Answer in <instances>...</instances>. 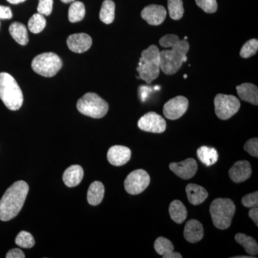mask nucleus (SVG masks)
I'll use <instances>...</instances> for the list:
<instances>
[{
    "label": "nucleus",
    "instance_id": "nucleus-1",
    "mask_svg": "<svg viewBox=\"0 0 258 258\" xmlns=\"http://www.w3.org/2000/svg\"><path fill=\"white\" fill-rule=\"evenodd\" d=\"M29 191L25 181H18L10 186L0 200V220L10 221L21 211Z\"/></svg>",
    "mask_w": 258,
    "mask_h": 258
},
{
    "label": "nucleus",
    "instance_id": "nucleus-2",
    "mask_svg": "<svg viewBox=\"0 0 258 258\" xmlns=\"http://www.w3.org/2000/svg\"><path fill=\"white\" fill-rule=\"evenodd\" d=\"M189 50V42L179 40L170 50L161 51L160 69L166 75H174L181 69L183 62L187 60L186 53Z\"/></svg>",
    "mask_w": 258,
    "mask_h": 258
},
{
    "label": "nucleus",
    "instance_id": "nucleus-3",
    "mask_svg": "<svg viewBox=\"0 0 258 258\" xmlns=\"http://www.w3.org/2000/svg\"><path fill=\"white\" fill-rule=\"evenodd\" d=\"M0 99L11 111H17L23 106L22 90L16 80L8 73H0Z\"/></svg>",
    "mask_w": 258,
    "mask_h": 258
},
{
    "label": "nucleus",
    "instance_id": "nucleus-4",
    "mask_svg": "<svg viewBox=\"0 0 258 258\" xmlns=\"http://www.w3.org/2000/svg\"><path fill=\"white\" fill-rule=\"evenodd\" d=\"M160 70V51L156 45H151L142 52L139 60L137 68L139 79L150 84L159 77Z\"/></svg>",
    "mask_w": 258,
    "mask_h": 258
},
{
    "label": "nucleus",
    "instance_id": "nucleus-5",
    "mask_svg": "<svg viewBox=\"0 0 258 258\" xmlns=\"http://www.w3.org/2000/svg\"><path fill=\"white\" fill-rule=\"evenodd\" d=\"M235 211V204L228 198L216 199L210 205L212 222L220 230H226L230 227Z\"/></svg>",
    "mask_w": 258,
    "mask_h": 258
},
{
    "label": "nucleus",
    "instance_id": "nucleus-6",
    "mask_svg": "<svg viewBox=\"0 0 258 258\" xmlns=\"http://www.w3.org/2000/svg\"><path fill=\"white\" fill-rule=\"evenodd\" d=\"M80 113L93 118H101L108 111V103L94 93H87L77 103Z\"/></svg>",
    "mask_w": 258,
    "mask_h": 258
},
{
    "label": "nucleus",
    "instance_id": "nucleus-7",
    "mask_svg": "<svg viewBox=\"0 0 258 258\" xmlns=\"http://www.w3.org/2000/svg\"><path fill=\"white\" fill-rule=\"evenodd\" d=\"M62 66L58 55L54 52H44L37 55L32 62V69L36 74L44 77L55 76Z\"/></svg>",
    "mask_w": 258,
    "mask_h": 258
},
{
    "label": "nucleus",
    "instance_id": "nucleus-8",
    "mask_svg": "<svg viewBox=\"0 0 258 258\" xmlns=\"http://www.w3.org/2000/svg\"><path fill=\"white\" fill-rule=\"evenodd\" d=\"M215 113L220 119L227 120L238 112L240 102L232 95L219 93L214 100Z\"/></svg>",
    "mask_w": 258,
    "mask_h": 258
},
{
    "label": "nucleus",
    "instance_id": "nucleus-9",
    "mask_svg": "<svg viewBox=\"0 0 258 258\" xmlns=\"http://www.w3.org/2000/svg\"><path fill=\"white\" fill-rule=\"evenodd\" d=\"M150 181V176L147 171L144 169H137L131 172L125 179V191L130 195H139L147 189Z\"/></svg>",
    "mask_w": 258,
    "mask_h": 258
},
{
    "label": "nucleus",
    "instance_id": "nucleus-10",
    "mask_svg": "<svg viewBox=\"0 0 258 258\" xmlns=\"http://www.w3.org/2000/svg\"><path fill=\"white\" fill-rule=\"evenodd\" d=\"M138 126L144 132L161 134L165 132L166 122L161 115L155 112H149L141 117L138 121Z\"/></svg>",
    "mask_w": 258,
    "mask_h": 258
},
{
    "label": "nucleus",
    "instance_id": "nucleus-11",
    "mask_svg": "<svg viewBox=\"0 0 258 258\" xmlns=\"http://www.w3.org/2000/svg\"><path fill=\"white\" fill-rule=\"evenodd\" d=\"M188 106L187 98L182 96H176L166 102L163 108V112L168 119H179L187 111Z\"/></svg>",
    "mask_w": 258,
    "mask_h": 258
},
{
    "label": "nucleus",
    "instance_id": "nucleus-12",
    "mask_svg": "<svg viewBox=\"0 0 258 258\" xmlns=\"http://www.w3.org/2000/svg\"><path fill=\"white\" fill-rule=\"evenodd\" d=\"M169 169L181 179H191L198 171V162L195 159L189 158L181 162L171 163L169 164Z\"/></svg>",
    "mask_w": 258,
    "mask_h": 258
},
{
    "label": "nucleus",
    "instance_id": "nucleus-13",
    "mask_svg": "<svg viewBox=\"0 0 258 258\" xmlns=\"http://www.w3.org/2000/svg\"><path fill=\"white\" fill-rule=\"evenodd\" d=\"M142 18L151 25H161L166 17V10L161 5H151L144 8L141 13Z\"/></svg>",
    "mask_w": 258,
    "mask_h": 258
},
{
    "label": "nucleus",
    "instance_id": "nucleus-14",
    "mask_svg": "<svg viewBox=\"0 0 258 258\" xmlns=\"http://www.w3.org/2000/svg\"><path fill=\"white\" fill-rule=\"evenodd\" d=\"M67 45L73 52L83 53L92 45V38L86 33L74 34L68 37Z\"/></svg>",
    "mask_w": 258,
    "mask_h": 258
},
{
    "label": "nucleus",
    "instance_id": "nucleus-15",
    "mask_svg": "<svg viewBox=\"0 0 258 258\" xmlns=\"http://www.w3.org/2000/svg\"><path fill=\"white\" fill-rule=\"evenodd\" d=\"M132 152L129 148L119 145L110 148L107 154L110 164L116 166L124 165L130 160Z\"/></svg>",
    "mask_w": 258,
    "mask_h": 258
},
{
    "label": "nucleus",
    "instance_id": "nucleus-16",
    "mask_svg": "<svg viewBox=\"0 0 258 258\" xmlns=\"http://www.w3.org/2000/svg\"><path fill=\"white\" fill-rule=\"evenodd\" d=\"M252 168L247 161H238L229 171L230 179L235 183H241L250 177Z\"/></svg>",
    "mask_w": 258,
    "mask_h": 258
},
{
    "label": "nucleus",
    "instance_id": "nucleus-17",
    "mask_svg": "<svg viewBox=\"0 0 258 258\" xmlns=\"http://www.w3.org/2000/svg\"><path fill=\"white\" fill-rule=\"evenodd\" d=\"M185 240L191 243L200 242L204 237V228L201 222L196 220H190L184 227Z\"/></svg>",
    "mask_w": 258,
    "mask_h": 258
},
{
    "label": "nucleus",
    "instance_id": "nucleus-18",
    "mask_svg": "<svg viewBox=\"0 0 258 258\" xmlns=\"http://www.w3.org/2000/svg\"><path fill=\"white\" fill-rule=\"evenodd\" d=\"M154 249L158 254L164 258H181L179 252H174V244L170 240L164 237H158L154 242Z\"/></svg>",
    "mask_w": 258,
    "mask_h": 258
},
{
    "label": "nucleus",
    "instance_id": "nucleus-19",
    "mask_svg": "<svg viewBox=\"0 0 258 258\" xmlns=\"http://www.w3.org/2000/svg\"><path fill=\"white\" fill-rule=\"evenodd\" d=\"M237 94L242 101L248 102L257 106L258 89L255 85L252 83H244L236 88Z\"/></svg>",
    "mask_w": 258,
    "mask_h": 258
},
{
    "label": "nucleus",
    "instance_id": "nucleus-20",
    "mask_svg": "<svg viewBox=\"0 0 258 258\" xmlns=\"http://www.w3.org/2000/svg\"><path fill=\"white\" fill-rule=\"evenodd\" d=\"M186 192L189 203L193 205H201L208 198V191L198 184H188L186 186Z\"/></svg>",
    "mask_w": 258,
    "mask_h": 258
},
{
    "label": "nucleus",
    "instance_id": "nucleus-21",
    "mask_svg": "<svg viewBox=\"0 0 258 258\" xmlns=\"http://www.w3.org/2000/svg\"><path fill=\"white\" fill-rule=\"evenodd\" d=\"M83 168L80 165H73L64 171L62 179L66 186L69 187H74L78 186L83 180Z\"/></svg>",
    "mask_w": 258,
    "mask_h": 258
},
{
    "label": "nucleus",
    "instance_id": "nucleus-22",
    "mask_svg": "<svg viewBox=\"0 0 258 258\" xmlns=\"http://www.w3.org/2000/svg\"><path fill=\"white\" fill-rule=\"evenodd\" d=\"M105 187L101 181H96L90 185L88 190L87 200L93 206H97L103 201L104 198Z\"/></svg>",
    "mask_w": 258,
    "mask_h": 258
},
{
    "label": "nucleus",
    "instance_id": "nucleus-23",
    "mask_svg": "<svg viewBox=\"0 0 258 258\" xmlns=\"http://www.w3.org/2000/svg\"><path fill=\"white\" fill-rule=\"evenodd\" d=\"M169 212L171 220L177 224H182L187 217V210L179 200H174L170 204Z\"/></svg>",
    "mask_w": 258,
    "mask_h": 258
},
{
    "label": "nucleus",
    "instance_id": "nucleus-24",
    "mask_svg": "<svg viewBox=\"0 0 258 258\" xmlns=\"http://www.w3.org/2000/svg\"><path fill=\"white\" fill-rule=\"evenodd\" d=\"M9 31L13 38L20 45H26L28 43V30L23 24L13 23L10 26Z\"/></svg>",
    "mask_w": 258,
    "mask_h": 258
},
{
    "label": "nucleus",
    "instance_id": "nucleus-25",
    "mask_svg": "<svg viewBox=\"0 0 258 258\" xmlns=\"http://www.w3.org/2000/svg\"><path fill=\"white\" fill-rule=\"evenodd\" d=\"M197 154L200 160L207 166L213 165L218 160V153L215 148L203 146L199 148Z\"/></svg>",
    "mask_w": 258,
    "mask_h": 258
},
{
    "label": "nucleus",
    "instance_id": "nucleus-26",
    "mask_svg": "<svg viewBox=\"0 0 258 258\" xmlns=\"http://www.w3.org/2000/svg\"><path fill=\"white\" fill-rule=\"evenodd\" d=\"M235 240L245 249L246 252L251 255H256L258 253V244L253 237H249L242 233H237L235 235Z\"/></svg>",
    "mask_w": 258,
    "mask_h": 258
},
{
    "label": "nucleus",
    "instance_id": "nucleus-27",
    "mask_svg": "<svg viewBox=\"0 0 258 258\" xmlns=\"http://www.w3.org/2000/svg\"><path fill=\"white\" fill-rule=\"evenodd\" d=\"M115 3L112 0H105L100 11V19L103 23L109 25L115 19Z\"/></svg>",
    "mask_w": 258,
    "mask_h": 258
},
{
    "label": "nucleus",
    "instance_id": "nucleus-28",
    "mask_svg": "<svg viewBox=\"0 0 258 258\" xmlns=\"http://www.w3.org/2000/svg\"><path fill=\"white\" fill-rule=\"evenodd\" d=\"M85 15H86V8L81 2L74 1L70 6L69 19L71 23H75L81 21L84 18Z\"/></svg>",
    "mask_w": 258,
    "mask_h": 258
},
{
    "label": "nucleus",
    "instance_id": "nucleus-29",
    "mask_svg": "<svg viewBox=\"0 0 258 258\" xmlns=\"http://www.w3.org/2000/svg\"><path fill=\"white\" fill-rule=\"evenodd\" d=\"M46 26V20L44 15L36 13L32 15L28 22V28L32 33L41 32Z\"/></svg>",
    "mask_w": 258,
    "mask_h": 258
},
{
    "label": "nucleus",
    "instance_id": "nucleus-30",
    "mask_svg": "<svg viewBox=\"0 0 258 258\" xmlns=\"http://www.w3.org/2000/svg\"><path fill=\"white\" fill-rule=\"evenodd\" d=\"M168 10L172 20H179L182 18L184 13L182 0H168Z\"/></svg>",
    "mask_w": 258,
    "mask_h": 258
},
{
    "label": "nucleus",
    "instance_id": "nucleus-31",
    "mask_svg": "<svg viewBox=\"0 0 258 258\" xmlns=\"http://www.w3.org/2000/svg\"><path fill=\"white\" fill-rule=\"evenodd\" d=\"M15 243L23 248H31L35 245V240L31 234L26 231H21L15 239Z\"/></svg>",
    "mask_w": 258,
    "mask_h": 258
},
{
    "label": "nucleus",
    "instance_id": "nucleus-32",
    "mask_svg": "<svg viewBox=\"0 0 258 258\" xmlns=\"http://www.w3.org/2000/svg\"><path fill=\"white\" fill-rule=\"evenodd\" d=\"M258 50V40L252 39L246 42L240 50V55L242 58H249L255 55Z\"/></svg>",
    "mask_w": 258,
    "mask_h": 258
},
{
    "label": "nucleus",
    "instance_id": "nucleus-33",
    "mask_svg": "<svg viewBox=\"0 0 258 258\" xmlns=\"http://www.w3.org/2000/svg\"><path fill=\"white\" fill-rule=\"evenodd\" d=\"M196 4L207 13H215L217 10L216 0H195Z\"/></svg>",
    "mask_w": 258,
    "mask_h": 258
},
{
    "label": "nucleus",
    "instance_id": "nucleus-34",
    "mask_svg": "<svg viewBox=\"0 0 258 258\" xmlns=\"http://www.w3.org/2000/svg\"><path fill=\"white\" fill-rule=\"evenodd\" d=\"M242 204L244 207L247 208H257L258 206V191L245 195L242 199Z\"/></svg>",
    "mask_w": 258,
    "mask_h": 258
},
{
    "label": "nucleus",
    "instance_id": "nucleus-35",
    "mask_svg": "<svg viewBox=\"0 0 258 258\" xmlns=\"http://www.w3.org/2000/svg\"><path fill=\"white\" fill-rule=\"evenodd\" d=\"M53 0H39L37 12L40 14L48 16L52 13Z\"/></svg>",
    "mask_w": 258,
    "mask_h": 258
},
{
    "label": "nucleus",
    "instance_id": "nucleus-36",
    "mask_svg": "<svg viewBox=\"0 0 258 258\" xmlns=\"http://www.w3.org/2000/svg\"><path fill=\"white\" fill-rule=\"evenodd\" d=\"M179 37L177 35L170 34V35H164V36L161 37L159 40V45L161 47H165V48H168V47L171 48L173 45H175L176 42H179Z\"/></svg>",
    "mask_w": 258,
    "mask_h": 258
},
{
    "label": "nucleus",
    "instance_id": "nucleus-37",
    "mask_svg": "<svg viewBox=\"0 0 258 258\" xmlns=\"http://www.w3.org/2000/svg\"><path fill=\"white\" fill-rule=\"evenodd\" d=\"M244 149L251 156L254 157H258V139H249L244 146Z\"/></svg>",
    "mask_w": 258,
    "mask_h": 258
},
{
    "label": "nucleus",
    "instance_id": "nucleus-38",
    "mask_svg": "<svg viewBox=\"0 0 258 258\" xmlns=\"http://www.w3.org/2000/svg\"><path fill=\"white\" fill-rule=\"evenodd\" d=\"M13 18V13L9 7L3 6L0 5V19L3 20H9Z\"/></svg>",
    "mask_w": 258,
    "mask_h": 258
},
{
    "label": "nucleus",
    "instance_id": "nucleus-39",
    "mask_svg": "<svg viewBox=\"0 0 258 258\" xmlns=\"http://www.w3.org/2000/svg\"><path fill=\"white\" fill-rule=\"evenodd\" d=\"M7 258H25V255L21 249L15 248L10 249L6 254Z\"/></svg>",
    "mask_w": 258,
    "mask_h": 258
},
{
    "label": "nucleus",
    "instance_id": "nucleus-40",
    "mask_svg": "<svg viewBox=\"0 0 258 258\" xmlns=\"http://www.w3.org/2000/svg\"><path fill=\"white\" fill-rule=\"evenodd\" d=\"M249 217L252 219L256 226L258 225V209L257 208H251L249 212Z\"/></svg>",
    "mask_w": 258,
    "mask_h": 258
},
{
    "label": "nucleus",
    "instance_id": "nucleus-41",
    "mask_svg": "<svg viewBox=\"0 0 258 258\" xmlns=\"http://www.w3.org/2000/svg\"><path fill=\"white\" fill-rule=\"evenodd\" d=\"M8 3H11V4L17 5L20 4V3H24L25 0H7Z\"/></svg>",
    "mask_w": 258,
    "mask_h": 258
},
{
    "label": "nucleus",
    "instance_id": "nucleus-42",
    "mask_svg": "<svg viewBox=\"0 0 258 258\" xmlns=\"http://www.w3.org/2000/svg\"><path fill=\"white\" fill-rule=\"evenodd\" d=\"M61 1H62V3H74V2L76 1V0H61Z\"/></svg>",
    "mask_w": 258,
    "mask_h": 258
},
{
    "label": "nucleus",
    "instance_id": "nucleus-43",
    "mask_svg": "<svg viewBox=\"0 0 258 258\" xmlns=\"http://www.w3.org/2000/svg\"><path fill=\"white\" fill-rule=\"evenodd\" d=\"M236 257V258H239V257H242V258H245V257H247V258H249V257H249V256H248V257H244V256H237V257Z\"/></svg>",
    "mask_w": 258,
    "mask_h": 258
}]
</instances>
